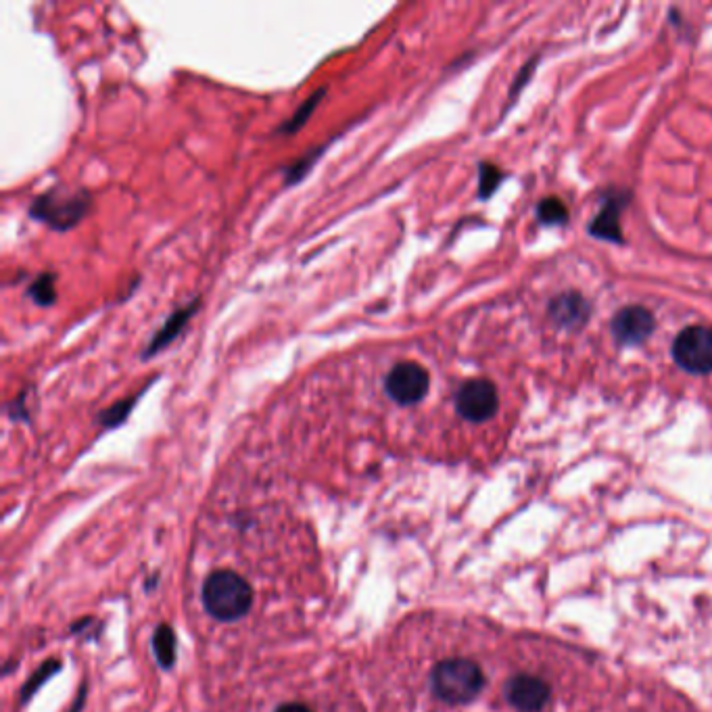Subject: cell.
I'll list each match as a JSON object with an SVG mask.
<instances>
[{"label":"cell","mask_w":712,"mask_h":712,"mask_svg":"<svg viewBox=\"0 0 712 712\" xmlns=\"http://www.w3.org/2000/svg\"><path fill=\"white\" fill-rule=\"evenodd\" d=\"M92 211V195L82 186L57 184L38 195L30 205V218L55 232H69L80 226Z\"/></svg>","instance_id":"cell-1"},{"label":"cell","mask_w":712,"mask_h":712,"mask_svg":"<svg viewBox=\"0 0 712 712\" xmlns=\"http://www.w3.org/2000/svg\"><path fill=\"white\" fill-rule=\"evenodd\" d=\"M205 610L222 623L239 621L253 606V589L245 577L234 571L211 573L201 589Z\"/></svg>","instance_id":"cell-2"},{"label":"cell","mask_w":712,"mask_h":712,"mask_svg":"<svg viewBox=\"0 0 712 712\" xmlns=\"http://www.w3.org/2000/svg\"><path fill=\"white\" fill-rule=\"evenodd\" d=\"M485 687L483 669L468 658H447L431 671L433 694L452 706H462L477 698Z\"/></svg>","instance_id":"cell-3"},{"label":"cell","mask_w":712,"mask_h":712,"mask_svg":"<svg viewBox=\"0 0 712 712\" xmlns=\"http://www.w3.org/2000/svg\"><path fill=\"white\" fill-rule=\"evenodd\" d=\"M383 389L397 406L410 408L429 395L431 374L418 362H399L387 372Z\"/></svg>","instance_id":"cell-4"},{"label":"cell","mask_w":712,"mask_h":712,"mask_svg":"<svg viewBox=\"0 0 712 712\" xmlns=\"http://www.w3.org/2000/svg\"><path fill=\"white\" fill-rule=\"evenodd\" d=\"M673 358L685 372H712V328L687 326L681 330L673 341Z\"/></svg>","instance_id":"cell-5"},{"label":"cell","mask_w":712,"mask_h":712,"mask_svg":"<svg viewBox=\"0 0 712 712\" xmlns=\"http://www.w3.org/2000/svg\"><path fill=\"white\" fill-rule=\"evenodd\" d=\"M500 397L487 378H472L456 393V412L468 422H485L497 414Z\"/></svg>","instance_id":"cell-6"},{"label":"cell","mask_w":712,"mask_h":712,"mask_svg":"<svg viewBox=\"0 0 712 712\" xmlns=\"http://www.w3.org/2000/svg\"><path fill=\"white\" fill-rule=\"evenodd\" d=\"M552 690L548 681L535 675H514L506 683V698L520 712H539L550 702Z\"/></svg>","instance_id":"cell-7"},{"label":"cell","mask_w":712,"mask_h":712,"mask_svg":"<svg viewBox=\"0 0 712 712\" xmlns=\"http://www.w3.org/2000/svg\"><path fill=\"white\" fill-rule=\"evenodd\" d=\"M654 316L642 305H629L614 316L612 320V335L623 345H639L644 343L654 332Z\"/></svg>","instance_id":"cell-8"},{"label":"cell","mask_w":712,"mask_h":712,"mask_svg":"<svg viewBox=\"0 0 712 712\" xmlns=\"http://www.w3.org/2000/svg\"><path fill=\"white\" fill-rule=\"evenodd\" d=\"M199 305H201V297H193L191 301L184 303L182 307H178L174 314H170L168 320H165L157 328L155 335L149 339L145 349H142L140 358L142 360H151V358H155L157 353H161L163 349H168L182 335V330L188 326V322L193 320V316L199 310Z\"/></svg>","instance_id":"cell-9"},{"label":"cell","mask_w":712,"mask_h":712,"mask_svg":"<svg viewBox=\"0 0 712 712\" xmlns=\"http://www.w3.org/2000/svg\"><path fill=\"white\" fill-rule=\"evenodd\" d=\"M625 207V197L621 199H608L604 209L598 213V218L593 220V224L589 226V232L593 236H598V239H604V241H614V243H621L623 241V236H621V222H619V216H621V209Z\"/></svg>","instance_id":"cell-10"},{"label":"cell","mask_w":712,"mask_h":712,"mask_svg":"<svg viewBox=\"0 0 712 712\" xmlns=\"http://www.w3.org/2000/svg\"><path fill=\"white\" fill-rule=\"evenodd\" d=\"M550 314L560 326L575 328L587 320L589 305L581 295L568 293L554 299V303L550 305Z\"/></svg>","instance_id":"cell-11"},{"label":"cell","mask_w":712,"mask_h":712,"mask_svg":"<svg viewBox=\"0 0 712 712\" xmlns=\"http://www.w3.org/2000/svg\"><path fill=\"white\" fill-rule=\"evenodd\" d=\"M153 652L161 669H172L178 654V639L170 625L161 623L153 633Z\"/></svg>","instance_id":"cell-12"},{"label":"cell","mask_w":712,"mask_h":712,"mask_svg":"<svg viewBox=\"0 0 712 712\" xmlns=\"http://www.w3.org/2000/svg\"><path fill=\"white\" fill-rule=\"evenodd\" d=\"M153 381H155V378H153ZM153 381H149V383H147L145 387H142L138 393H134V395H130V397H126V399H122V401H115L113 406H109L107 410H103V412L97 416L99 424H101V426H105V429H115V426L124 424V422L128 420L130 412L134 410L138 397H140L142 393H145V391L153 385Z\"/></svg>","instance_id":"cell-13"},{"label":"cell","mask_w":712,"mask_h":712,"mask_svg":"<svg viewBox=\"0 0 712 712\" xmlns=\"http://www.w3.org/2000/svg\"><path fill=\"white\" fill-rule=\"evenodd\" d=\"M26 295L38 307H51L57 303V274L55 272H42L34 278L28 287Z\"/></svg>","instance_id":"cell-14"},{"label":"cell","mask_w":712,"mask_h":712,"mask_svg":"<svg viewBox=\"0 0 712 712\" xmlns=\"http://www.w3.org/2000/svg\"><path fill=\"white\" fill-rule=\"evenodd\" d=\"M326 90H328V88L322 86L320 90H316V92L312 94L310 99L303 101L301 107L289 117V120L282 122V124L276 128V134H287V136H291V134L299 132V130L307 124V120H310V117H312L314 109L320 105V101H322V97L326 94Z\"/></svg>","instance_id":"cell-15"},{"label":"cell","mask_w":712,"mask_h":712,"mask_svg":"<svg viewBox=\"0 0 712 712\" xmlns=\"http://www.w3.org/2000/svg\"><path fill=\"white\" fill-rule=\"evenodd\" d=\"M322 153H324V149H312L310 153H305L303 157H299L297 161L287 165V172H284V184L287 186L299 184L307 174L312 172V168L316 165V161L322 157Z\"/></svg>","instance_id":"cell-16"},{"label":"cell","mask_w":712,"mask_h":712,"mask_svg":"<svg viewBox=\"0 0 712 712\" xmlns=\"http://www.w3.org/2000/svg\"><path fill=\"white\" fill-rule=\"evenodd\" d=\"M537 218L545 226H558V224H564L568 220V209L560 199L550 197V199H545V201L539 203Z\"/></svg>","instance_id":"cell-17"},{"label":"cell","mask_w":712,"mask_h":712,"mask_svg":"<svg viewBox=\"0 0 712 712\" xmlns=\"http://www.w3.org/2000/svg\"><path fill=\"white\" fill-rule=\"evenodd\" d=\"M59 669H61V664H59L57 660L44 662L42 667L38 669V673H36V675H32V679L26 683V687H23V696H21V700H23V702L30 700V698L34 696V692L38 690V687H40L42 683L49 681V679H51V677H53Z\"/></svg>","instance_id":"cell-18"},{"label":"cell","mask_w":712,"mask_h":712,"mask_svg":"<svg viewBox=\"0 0 712 712\" xmlns=\"http://www.w3.org/2000/svg\"><path fill=\"white\" fill-rule=\"evenodd\" d=\"M504 174L495 168V165H489V163H483L481 165V170H479V197L481 199H487L495 193V188L500 186Z\"/></svg>","instance_id":"cell-19"},{"label":"cell","mask_w":712,"mask_h":712,"mask_svg":"<svg viewBox=\"0 0 712 712\" xmlns=\"http://www.w3.org/2000/svg\"><path fill=\"white\" fill-rule=\"evenodd\" d=\"M9 418L11 420H28V408H26V393H21L19 397H15L9 406H7Z\"/></svg>","instance_id":"cell-20"},{"label":"cell","mask_w":712,"mask_h":712,"mask_svg":"<svg viewBox=\"0 0 712 712\" xmlns=\"http://www.w3.org/2000/svg\"><path fill=\"white\" fill-rule=\"evenodd\" d=\"M274 712H314V710L310 706L299 704V702H289V704L278 706Z\"/></svg>","instance_id":"cell-21"}]
</instances>
